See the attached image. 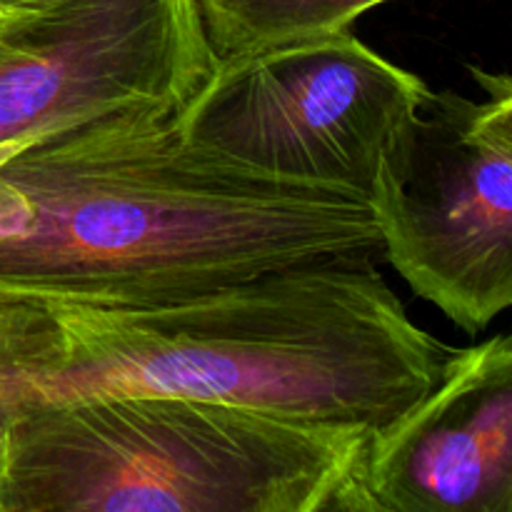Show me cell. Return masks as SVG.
Wrapping results in <instances>:
<instances>
[{
  "label": "cell",
  "mask_w": 512,
  "mask_h": 512,
  "mask_svg": "<svg viewBox=\"0 0 512 512\" xmlns=\"http://www.w3.org/2000/svg\"><path fill=\"white\" fill-rule=\"evenodd\" d=\"M458 348L425 333L378 260L265 273L163 298L0 290V408L173 395L338 428H388Z\"/></svg>",
  "instance_id": "cell-1"
},
{
  "label": "cell",
  "mask_w": 512,
  "mask_h": 512,
  "mask_svg": "<svg viewBox=\"0 0 512 512\" xmlns=\"http://www.w3.org/2000/svg\"><path fill=\"white\" fill-rule=\"evenodd\" d=\"M183 113L130 110L0 145V290L163 298L383 260L365 195L230 158L190 138Z\"/></svg>",
  "instance_id": "cell-2"
},
{
  "label": "cell",
  "mask_w": 512,
  "mask_h": 512,
  "mask_svg": "<svg viewBox=\"0 0 512 512\" xmlns=\"http://www.w3.org/2000/svg\"><path fill=\"white\" fill-rule=\"evenodd\" d=\"M370 435L173 395L28 405L0 512H368Z\"/></svg>",
  "instance_id": "cell-3"
},
{
  "label": "cell",
  "mask_w": 512,
  "mask_h": 512,
  "mask_svg": "<svg viewBox=\"0 0 512 512\" xmlns=\"http://www.w3.org/2000/svg\"><path fill=\"white\" fill-rule=\"evenodd\" d=\"M428 93L350 25L220 60L183 130L253 168L370 200Z\"/></svg>",
  "instance_id": "cell-4"
},
{
  "label": "cell",
  "mask_w": 512,
  "mask_h": 512,
  "mask_svg": "<svg viewBox=\"0 0 512 512\" xmlns=\"http://www.w3.org/2000/svg\"><path fill=\"white\" fill-rule=\"evenodd\" d=\"M218 55L195 0H43L0 28V145L130 110L183 113Z\"/></svg>",
  "instance_id": "cell-5"
},
{
  "label": "cell",
  "mask_w": 512,
  "mask_h": 512,
  "mask_svg": "<svg viewBox=\"0 0 512 512\" xmlns=\"http://www.w3.org/2000/svg\"><path fill=\"white\" fill-rule=\"evenodd\" d=\"M475 100L433 93L380 175L383 260L468 333L512 310V155L478 133Z\"/></svg>",
  "instance_id": "cell-6"
},
{
  "label": "cell",
  "mask_w": 512,
  "mask_h": 512,
  "mask_svg": "<svg viewBox=\"0 0 512 512\" xmlns=\"http://www.w3.org/2000/svg\"><path fill=\"white\" fill-rule=\"evenodd\" d=\"M368 512H512V333L455 350L440 383L370 435Z\"/></svg>",
  "instance_id": "cell-7"
},
{
  "label": "cell",
  "mask_w": 512,
  "mask_h": 512,
  "mask_svg": "<svg viewBox=\"0 0 512 512\" xmlns=\"http://www.w3.org/2000/svg\"><path fill=\"white\" fill-rule=\"evenodd\" d=\"M218 60L350 28L385 0H195Z\"/></svg>",
  "instance_id": "cell-8"
},
{
  "label": "cell",
  "mask_w": 512,
  "mask_h": 512,
  "mask_svg": "<svg viewBox=\"0 0 512 512\" xmlns=\"http://www.w3.org/2000/svg\"><path fill=\"white\" fill-rule=\"evenodd\" d=\"M475 80L488 93L485 103H475V130L512 155V75H493L475 70Z\"/></svg>",
  "instance_id": "cell-9"
},
{
  "label": "cell",
  "mask_w": 512,
  "mask_h": 512,
  "mask_svg": "<svg viewBox=\"0 0 512 512\" xmlns=\"http://www.w3.org/2000/svg\"><path fill=\"white\" fill-rule=\"evenodd\" d=\"M10 423H13V410L0 408V493H3L5 473H8V455H10Z\"/></svg>",
  "instance_id": "cell-10"
},
{
  "label": "cell",
  "mask_w": 512,
  "mask_h": 512,
  "mask_svg": "<svg viewBox=\"0 0 512 512\" xmlns=\"http://www.w3.org/2000/svg\"><path fill=\"white\" fill-rule=\"evenodd\" d=\"M35 3H43V0H0V8L20 10V8H30V5Z\"/></svg>",
  "instance_id": "cell-11"
},
{
  "label": "cell",
  "mask_w": 512,
  "mask_h": 512,
  "mask_svg": "<svg viewBox=\"0 0 512 512\" xmlns=\"http://www.w3.org/2000/svg\"><path fill=\"white\" fill-rule=\"evenodd\" d=\"M18 13V10H10V8H0V25L5 23V20H10L13 18V15Z\"/></svg>",
  "instance_id": "cell-12"
},
{
  "label": "cell",
  "mask_w": 512,
  "mask_h": 512,
  "mask_svg": "<svg viewBox=\"0 0 512 512\" xmlns=\"http://www.w3.org/2000/svg\"><path fill=\"white\" fill-rule=\"evenodd\" d=\"M5 23H8V20H5ZM5 23H3V25H5ZM3 25H0V28H3Z\"/></svg>",
  "instance_id": "cell-13"
}]
</instances>
